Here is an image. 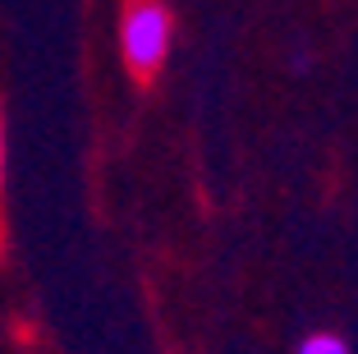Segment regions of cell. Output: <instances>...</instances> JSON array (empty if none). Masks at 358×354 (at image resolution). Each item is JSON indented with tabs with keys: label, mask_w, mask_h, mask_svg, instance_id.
Returning a JSON list of instances; mask_svg holds the SVG:
<instances>
[{
	"label": "cell",
	"mask_w": 358,
	"mask_h": 354,
	"mask_svg": "<svg viewBox=\"0 0 358 354\" xmlns=\"http://www.w3.org/2000/svg\"><path fill=\"white\" fill-rule=\"evenodd\" d=\"M0 198H5V111H0Z\"/></svg>",
	"instance_id": "3957f363"
},
{
	"label": "cell",
	"mask_w": 358,
	"mask_h": 354,
	"mask_svg": "<svg viewBox=\"0 0 358 354\" xmlns=\"http://www.w3.org/2000/svg\"><path fill=\"white\" fill-rule=\"evenodd\" d=\"M170 32H175V19L161 0H129L124 19H120V51H124V64L134 69L138 83L157 79V69L166 64L170 51Z\"/></svg>",
	"instance_id": "6da1fadb"
},
{
	"label": "cell",
	"mask_w": 358,
	"mask_h": 354,
	"mask_svg": "<svg viewBox=\"0 0 358 354\" xmlns=\"http://www.w3.org/2000/svg\"><path fill=\"white\" fill-rule=\"evenodd\" d=\"M299 354H349V345L340 341V336H331V332H317V336H308V341L299 345Z\"/></svg>",
	"instance_id": "7a4b0ae2"
}]
</instances>
